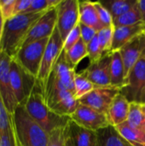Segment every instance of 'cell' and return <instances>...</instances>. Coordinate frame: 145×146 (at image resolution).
Segmentation results:
<instances>
[{
    "label": "cell",
    "instance_id": "cell-1",
    "mask_svg": "<svg viewBox=\"0 0 145 146\" xmlns=\"http://www.w3.org/2000/svg\"><path fill=\"white\" fill-rule=\"evenodd\" d=\"M44 13L22 14L5 21L0 49L14 59L22 48L31 28Z\"/></svg>",
    "mask_w": 145,
    "mask_h": 146
},
{
    "label": "cell",
    "instance_id": "cell-2",
    "mask_svg": "<svg viewBox=\"0 0 145 146\" xmlns=\"http://www.w3.org/2000/svg\"><path fill=\"white\" fill-rule=\"evenodd\" d=\"M12 127L18 146H48L50 134L19 105L11 115Z\"/></svg>",
    "mask_w": 145,
    "mask_h": 146
},
{
    "label": "cell",
    "instance_id": "cell-3",
    "mask_svg": "<svg viewBox=\"0 0 145 146\" xmlns=\"http://www.w3.org/2000/svg\"><path fill=\"white\" fill-rule=\"evenodd\" d=\"M24 107L28 115L49 134L56 129L65 127L70 121V117L58 115L50 110L38 81Z\"/></svg>",
    "mask_w": 145,
    "mask_h": 146
},
{
    "label": "cell",
    "instance_id": "cell-4",
    "mask_svg": "<svg viewBox=\"0 0 145 146\" xmlns=\"http://www.w3.org/2000/svg\"><path fill=\"white\" fill-rule=\"evenodd\" d=\"M75 75V68L68 61L63 50L50 74L43 92L44 96L61 92H71L74 95Z\"/></svg>",
    "mask_w": 145,
    "mask_h": 146
},
{
    "label": "cell",
    "instance_id": "cell-5",
    "mask_svg": "<svg viewBox=\"0 0 145 146\" xmlns=\"http://www.w3.org/2000/svg\"><path fill=\"white\" fill-rule=\"evenodd\" d=\"M63 47L64 41L62 38L57 27H56L47 44L42 59L40 69L37 77V81L42 88L43 92L46 86L47 80L50 77V74L52 72L53 68L58 58L60 57L62 52L63 51Z\"/></svg>",
    "mask_w": 145,
    "mask_h": 146
},
{
    "label": "cell",
    "instance_id": "cell-6",
    "mask_svg": "<svg viewBox=\"0 0 145 146\" xmlns=\"http://www.w3.org/2000/svg\"><path fill=\"white\" fill-rule=\"evenodd\" d=\"M50 38L37 40L22 46L14 58L20 66L36 79L38 77L44 53Z\"/></svg>",
    "mask_w": 145,
    "mask_h": 146
},
{
    "label": "cell",
    "instance_id": "cell-7",
    "mask_svg": "<svg viewBox=\"0 0 145 146\" xmlns=\"http://www.w3.org/2000/svg\"><path fill=\"white\" fill-rule=\"evenodd\" d=\"M10 81L18 105L24 106L37 84V79L20 66L15 60L12 59Z\"/></svg>",
    "mask_w": 145,
    "mask_h": 146
},
{
    "label": "cell",
    "instance_id": "cell-8",
    "mask_svg": "<svg viewBox=\"0 0 145 146\" xmlns=\"http://www.w3.org/2000/svg\"><path fill=\"white\" fill-rule=\"evenodd\" d=\"M79 23V1L62 0L57 7L56 27L63 41Z\"/></svg>",
    "mask_w": 145,
    "mask_h": 146
},
{
    "label": "cell",
    "instance_id": "cell-9",
    "mask_svg": "<svg viewBox=\"0 0 145 146\" xmlns=\"http://www.w3.org/2000/svg\"><path fill=\"white\" fill-rule=\"evenodd\" d=\"M70 119L78 126L94 132L110 126L106 114L83 104L79 105L75 112L70 116Z\"/></svg>",
    "mask_w": 145,
    "mask_h": 146
},
{
    "label": "cell",
    "instance_id": "cell-10",
    "mask_svg": "<svg viewBox=\"0 0 145 146\" xmlns=\"http://www.w3.org/2000/svg\"><path fill=\"white\" fill-rule=\"evenodd\" d=\"M12 58L0 49V93L4 105L11 115L18 104L15 98L10 81V64Z\"/></svg>",
    "mask_w": 145,
    "mask_h": 146
},
{
    "label": "cell",
    "instance_id": "cell-11",
    "mask_svg": "<svg viewBox=\"0 0 145 146\" xmlns=\"http://www.w3.org/2000/svg\"><path fill=\"white\" fill-rule=\"evenodd\" d=\"M119 93H121V89L117 87H96L90 93L80 98L79 102L80 104L107 115L112 102Z\"/></svg>",
    "mask_w": 145,
    "mask_h": 146
},
{
    "label": "cell",
    "instance_id": "cell-12",
    "mask_svg": "<svg viewBox=\"0 0 145 146\" xmlns=\"http://www.w3.org/2000/svg\"><path fill=\"white\" fill-rule=\"evenodd\" d=\"M110 63L111 52L105 54L98 62L90 63L85 69L79 73L88 79L95 87L111 86Z\"/></svg>",
    "mask_w": 145,
    "mask_h": 146
},
{
    "label": "cell",
    "instance_id": "cell-13",
    "mask_svg": "<svg viewBox=\"0 0 145 146\" xmlns=\"http://www.w3.org/2000/svg\"><path fill=\"white\" fill-rule=\"evenodd\" d=\"M145 87V57L139 60L130 71L126 86L121 90L127 100L132 102H138L140 93Z\"/></svg>",
    "mask_w": 145,
    "mask_h": 146
},
{
    "label": "cell",
    "instance_id": "cell-14",
    "mask_svg": "<svg viewBox=\"0 0 145 146\" xmlns=\"http://www.w3.org/2000/svg\"><path fill=\"white\" fill-rule=\"evenodd\" d=\"M56 22L57 8L46 11L31 28L23 46L37 40L50 38L56 27Z\"/></svg>",
    "mask_w": 145,
    "mask_h": 146
},
{
    "label": "cell",
    "instance_id": "cell-15",
    "mask_svg": "<svg viewBox=\"0 0 145 146\" xmlns=\"http://www.w3.org/2000/svg\"><path fill=\"white\" fill-rule=\"evenodd\" d=\"M120 51L124 62L125 76L126 81V78L133 66L139 60L145 57V33L131 40L129 43L124 45Z\"/></svg>",
    "mask_w": 145,
    "mask_h": 146
},
{
    "label": "cell",
    "instance_id": "cell-16",
    "mask_svg": "<svg viewBox=\"0 0 145 146\" xmlns=\"http://www.w3.org/2000/svg\"><path fill=\"white\" fill-rule=\"evenodd\" d=\"M143 33H145V24L143 22H139L132 26L115 27L111 51L120 50L131 40Z\"/></svg>",
    "mask_w": 145,
    "mask_h": 146
},
{
    "label": "cell",
    "instance_id": "cell-17",
    "mask_svg": "<svg viewBox=\"0 0 145 146\" xmlns=\"http://www.w3.org/2000/svg\"><path fill=\"white\" fill-rule=\"evenodd\" d=\"M130 102L121 93H119L112 102L108 112L107 117L109 124L117 127L127 121L129 114Z\"/></svg>",
    "mask_w": 145,
    "mask_h": 146
},
{
    "label": "cell",
    "instance_id": "cell-18",
    "mask_svg": "<svg viewBox=\"0 0 145 146\" xmlns=\"http://www.w3.org/2000/svg\"><path fill=\"white\" fill-rule=\"evenodd\" d=\"M68 130L73 146H100L97 132L83 128L72 121L71 119Z\"/></svg>",
    "mask_w": 145,
    "mask_h": 146
},
{
    "label": "cell",
    "instance_id": "cell-19",
    "mask_svg": "<svg viewBox=\"0 0 145 146\" xmlns=\"http://www.w3.org/2000/svg\"><path fill=\"white\" fill-rule=\"evenodd\" d=\"M110 80L111 86L117 87L121 90L126 86L125 66L120 50L111 51Z\"/></svg>",
    "mask_w": 145,
    "mask_h": 146
},
{
    "label": "cell",
    "instance_id": "cell-20",
    "mask_svg": "<svg viewBox=\"0 0 145 146\" xmlns=\"http://www.w3.org/2000/svg\"><path fill=\"white\" fill-rule=\"evenodd\" d=\"M79 23L91 27L97 32L103 27L94 2L79 1Z\"/></svg>",
    "mask_w": 145,
    "mask_h": 146
},
{
    "label": "cell",
    "instance_id": "cell-21",
    "mask_svg": "<svg viewBox=\"0 0 145 146\" xmlns=\"http://www.w3.org/2000/svg\"><path fill=\"white\" fill-rule=\"evenodd\" d=\"M115 127L131 146H145V131L143 128L132 127L127 121Z\"/></svg>",
    "mask_w": 145,
    "mask_h": 146
},
{
    "label": "cell",
    "instance_id": "cell-22",
    "mask_svg": "<svg viewBox=\"0 0 145 146\" xmlns=\"http://www.w3.org/2000/svg\"><path fill=\"white\" fill-rule=\"evenodd\" d=\"M100 146H131L113 126L97 132Z\"/></svg>",
    "mask_w": 145,
    "mask_h": 146
},
{
    "label": "cell",
    "instance_id": "cell-23",
    "mask_svg": "<svg viewBox=\"0 0 145 146\" xmlns=\"http://www.w3.org/2000/svg\"><path fill=\"white\" fill-rule=\"evenodd\" d=\"M137 2L138 0H110L101 3L109 11L113 20H115L132 9L137 4Z\"/></svg>",
    "mask_w": 145,
    "mask_h": 146
},
{
    "label": "cell",
    "instance_id": "cell-24",
    "mask_svg": "<svg viewBox=\"0 0 145 146\" xmlns=\"http://www.w3.org/2000/svg\"><path fill=\"white\" fill-rule=\"evenodd\" d=\"M64 52L68 61L71 63L73 67L76 68L78 64L84 58L88 56L87 44L83 41L82 38H80L75 45H73L68 51H64Z\"/></svg>",
    "mask_w": 145,
    "mask_h": 146
},
{
    "label": "cell",
    "instance_id": "cell-25",
    "mask_svg": "<svg viewBox=\"0 0 145 146\" xmlns=\"http://www.w3.org/2000/svg\"><path fill=\"white\" fill-rule=\"evenodd\" d=\"M139 22H142V17L138 4H136L132 9L121 15V16L115 18L114 20V27H127V26H132L138 24Z\"/></svg>",
    "mask_w": 145,
    "mask_h": 146
},
{
    "label": "cell",
    "instance_id": "cell-26",
    "mask_svg": "<svg viewBox=\"0 0 145 146\" xmlns=\"http://www.w3.org/2000/svg\"><path fill=\"white\" fill-rule=\"evenodd\" d=\"M127 123L134 127L143 128L145 123V114L143 105L137 102L130 103Z\"/></svg>",
    "mask_w": 145,
    "mask_h": 146
},
{
    "label": "cell",
    "instance_id": "cell-27",
    "mask_svg": "<svg viewBox=\"0 0 145 146\" xmlns=\"http://www.w3.org/2000/svg\"><path fill=\"white\" fill-rule=\"evenodd\" d=\"M96 87L95 86L79 72L76 73L74 78V98L78 100L90 93Z\"/></svg>",
    "mask_w": 145,
    "mask_h": 146
},
{
    "label": "cell",
    "instance_id": "cell-28",
    "mask_svg": "<svg viewBox=\"0 0 145 146\" xmlns=\"http://www.w3.org/2000/svg\"><path fill=\"white\" fill-rule=\"evenodd\" d=\"M115 27H103L97 32V38L99 40L100 47L104 54L110 53L112 50V44L114 39Z\"/></svg>",
    "mask_w": 145,
    "mask_h": 146
},
{
    "label": "cell",
    "instance_id": "cell-29",
    "mask_svg": "<svg viewBox=\"0 0 145 146\" xmlns=\"http://www.w3.org/2000/svg\"><path fill=\"white\" fill-rule=\"evenodd\" d=\"M87 52H88L87 57L89 58L90 63L98 62L105 55L100 47L97 34L93 38V39L89 44H87Z\"/></svg>",
    "mask_w": 145,
    "mask_h": 146
},
{
    "label": "cell",
    "instance_id": "cell-30",
    "mask_svg": "<svg viewBox=\"0 0 145 146\" xmlns=\"http://www.w3.org/2000/svg\"><path fill=\"white\" fill-rule=\"evenodd\" d=\"M96 9L98 14L99 21L103 26V27H113L114 26V20L109 13V11L103 5V3L99 1L94 2Z\"/></svg>",
    "mask_w": 145,
    "mask_h": 146
},
{
    "label": "cell",
    "instance_id": "cell-31",
    "mask_svg": "<svg viewBox=\"0 0 145 146\" xmlns=\"http://www.w3.org/2000/svg\"><path fill=\"white\" fill-rule=\"evenodd\" d=\"M12 127L11 115L9 114L0 93V131L6 132Z\"/></svg>",
    "mask_w": 145,
    "mask_h": 146
},
{
    "label": "cell",
    "instance_id": "cell-32",
    "mask_svg": "<svg viewBox=\"0 0 145 146\" xmlns=\"http://www.w3.org/2000/svg\"><path fill=\"white\" fill-rule=\"evenodd\" d=\"M68 126H66L65 127L56 129L50 134V140L48 146H65Z\"/></svg>",
    "mask_w": 145,
    "mask_h": 146
},
{
    "label": "cell",
    "instance_id": "cell-33",
    "mask_svg": "<svg viewBox=\"0 0 145 146\" xmlns=\"http://www.w3.org/2000/svg\"><path fill=\"white\" fill-rule=\"evenodd\" d=\"M15 3L16 0H0V13L4 21L15 16Z\"/></svg>",
    "mask_w": 145,
    "mask_h": 146
},
{
    "label": "cell",
    "instance_id": "cell-34",
    "mask_svg": "<svg viewBox=\"0 0 145 146\" xmlns=\"http://www.w3.org/2000/svg\"><path fill=\"white\" fill-rule=\"evenodd\" d=\"M80 38H81L80 28H79V25H78L69 33V34L67 36L66 39L64 40L63 50L68 51V50H70L73 45H75L79 42Z\"/></svg>",
    "mask_w": 145,
    "mask_h": 146
},
{
    "label": "cell",
    "instance_id": "cell-35",
    "mask_svg": "<svg viewBox=\"0 0 145 146\" xmlns=\"http://www.w3.org/2000/svg\"><path fill=\"white\" fill-rule=\"evenodd\" d=\"M0 146H17L13 127L6 132L0 131Z\"/></svg>",
    "mask_w": 145,
    "mask_h": 146
},
{
    "label": "cell",
    "instance_id": "cell-36",
    "mask_svg": "<svg viewBox=\"0 0 145 146\" xmlns=\"http://www.w3.org/2000/svg\"><path fill=\"white\" fill-rule=\"evenodd\" d=\"M79 28H80V34H81V38L83 41L87 44H89L93 38L97 34V31L91 27L85 26L82 23H79Z\"/></svg>",
    "mask_w": 145,
    "mask_h": 146
},
{
    "label": "cell",
    "instance_id": "cell-37",
    "mask_svg": "<svg viewBox=\"0 0 145 146\" xmlns=\"http://www.w3.org/2000/svg\"><path fill=\"white\" fill-rule=\"evenodd\" d=\"M32 0H16L15 9V16L23 14L30 6Z\"/></svg>",
    "mask_w": 145,
    "mask_h": 146
},
{
    "label": "cell",
    "instance_id": "cell-38",
    "mask_svg": "<svg viewBox=\"0 0 145 146\" xmlns=\"http://www.w3.org/2000/svg\"><path fill=\"white\" fill-rule=\"evenodd\" d=\"M138 7L141 14L142 22L145 24V0H138Z\"/></svg>",
    "mask_w": 145,
    "mask_h": 146
},
{
    "label": "cell",
    "instance_id": "cell-39",
    "mask_svg": "<svg viewBox=\"0 0 145 146\" xmlns=\"http://www.w3.org/2000/svg\"><path fill=\"white\" fill-rule=\"evenodd\" d=\"M3 26H4V20L0 13V47H1V42H2L3 33Z\"/></svg>",
    "mask_w": 145,
    "mask_h": 146
},
{
    "label": "cell",
    "instance_id": "cell-40",
    "mask_svg": "<svg viewBox=\"0 0 145 146\" xmlns=\"http://www.w3.org/2000/svg\"><path fill=\"white\" fill-rule=\"evenodd\" d=\"M69 124V123H68ZM65 146H73V142L71 140V138L69 136V130H68V126L67 129V136H66V140H65Z\"/></svg>",
    "mask_w": 145,
    "mask_h": 146
},
{
    "label": "cell",
    "instance_id": "cell-41",
    "mask_svg": "<svg viewBox=\"0 0 145 146\" xmlns=\"http://www.w3.org/2000/svg\"><path fill=\"white\" fill-rule=\"evenodd\" d=\"M137 103H139L142 105H145V87L143 89V91L141 92L139 98H138V101Z\"/></svg>",
    "mask_w": 145,
    "mask_h": 146
},
{
    "label": "cell",
    "instance_id": "cell-42",
    "mask_svg": "<svg viewBox=\"0 0 145 146\" xmlns=\"http://www.w3.org/2000/svg\"><path fill=\"white\" fill-rule=\"evenodd\" d=\"M143 109H144V112L145 114V105H143Z\"/></svg>",
    "mask_w": 145,
    "mask_h": 146
},
{
    "label": "cell",
    "instance_id": "cell-43",
    "mask_svg": "<svg viewBox=\"0 0 145 146\" xmlns=\"http://www.w3.org/2000/svg\"><path fill=\"white\" fill-rule=\"evenodd\" d=\"M143 129H144V130L145 131V123H144V127H143Z\"/></svg>",
    "mask_w": 145,
    "mask_h": 146
},
{
    "label": "cell",
    "instance_id": "cell-44",
    "mask_svg": "<svg viewBox=\"0 0 145 146\" xmlns=\"http://www.w3.org/2000/svg\"><path fill=\"white\" fill-rule=\"evenodd\" d=\"M16 144H17V143H16ZM17 146H18V145H17Z\"/></svg>",
    "mask_w": 145,
    "mask_h": 146
}]
</instances>
